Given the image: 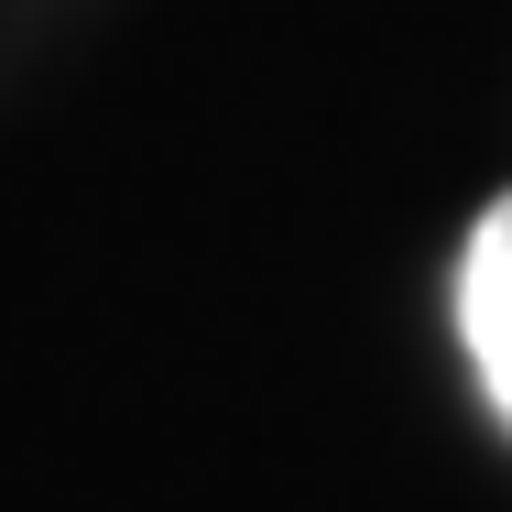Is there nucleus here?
I'll return each instance as SVG.
<instances>
[{
  "label": "nucleus",
  "instance_id": "f257e3e1",
  "mask_svg": "<svg viewBox=\"0 0 512 512\" xmlns=\"http://www.w3.org/2000/svg\"><path fill=\"white\" fill-rule=\"evenodd\" d=\"M458 338H469V360H480V393L502 404L512 425V197L469 229V251H458Z\"/></svg>",
  "mask_w": 512,
  "mask_h": 512
}]
</instances>
